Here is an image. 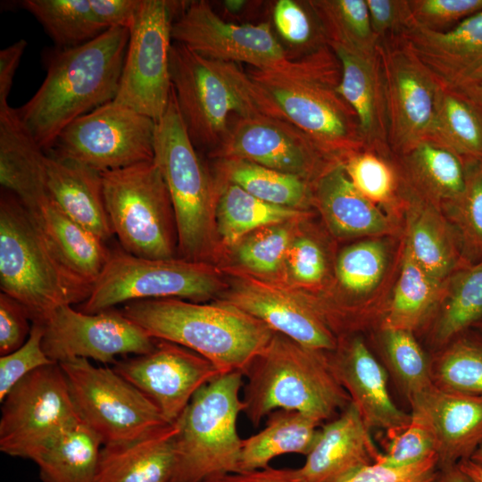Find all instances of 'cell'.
Here are the masks:
<instances>
[{"mask_svg": "<svg viewBox=\"0 0 482 482\" xmlns=\"http://www.w3.org/2000/svg\"><path fill=\"white\" fill-rule=\"evenodd\" d=\"M330 48L377 53L378 39L371 28L366 0H308Z\"/></svg>", "mask_w": 482, "mask_h": 482, "instance_id": "obj_39", "label": "cell"}, {"mask_svg": "<svg viewBox=\"0 0 482 482\" xmlns=\"http://www.w3.org/2000/svg\"><path fill=\"white\" fill-rule=\"evenodd\" d=\"M46 186L50 197L73 220L104 242L113 235L101 172L46 154Z\"/></svg>", "mask_w": 482, "mask_h": 482, "instance_id": "obj_28", "label": "cell"}, {"mask_svg": "<svg viewBox=\"0 0 482 482\" xmlns=\"http://www.w3.org/2000/svg\"><path fill=\"white\" fill-rule=\"evenodd\" d=\"M202 482H303L298 469L271 468L230 472L207 478Z\"/></svg>", "mask_w": 482, "mask_h": 482, "instance_id": "obj_57", "label": "cell"}, {"mask_svg": "<svg viewBox=\"0 0 482 482\" xmlns=\"http://www.w3.org/2000/svg\"><path fill=\"white\" fill-rule=\"evenodd\" d=\"M27 210L63 263L93 285L111 253L105 242L69 217L49 195Z\"/></svg>", "mask_w": 482, "mask_h": 482, "instance_id": "obj_31", "label": "cell"}, {"mask_svg": "<svg viewBox=\"0 0 482 482\" xmlns=\"http://www.w3.org/2000/svg\"><path fill=\"white\" fill-rule=\"evenodd\" d=\"M446 281L425 271L404 246L401 272L382 318L381 328L413 332L444 299Z\"/></svg>", "mask_w": 482, "mask_h": 482, "instance_id": "obj_35", "label": "cell"}, {"mask_svg": "<svg viewBox=\"0 0 482 482\" xmlns=\"http://www.w3.org/2000/svg\"><path fill=\"white\" fill-rule=\"evenodd\" d=\"M155 125L153 119L112 101L69 124L48 155L99 172L153 161Z\"/></svg>", "mask_w": 482, "mask_h": 482, "instance_id": "obj_13", "label": "cell"}, {"mask_svg": "<svg viewBox=\"0 0 482 482\" xmlns=\"http://www.w3.org/2000/svg\"><path fill=\"white\" fill-rule=\"evenodd\" d=\"M470 461H474L475 463L482 466V443L479 445V446L476 449L474 453L471 455Z\"/></svg>", "mask_w": 482, "mask_h": 482, "instance_id": "obj_63", "label": "cell"}, {"mask_svg": "<svg viewBox=\"0 0 482 482\" xmlns=\"http://www.w3.org/2000/svg\"><path fill=\"white\" fill-rule=\"evenodd\" d=\"M41 325L43 349L55 363L83 358L112 365L119 357L149 353L155 344L141 327L113 308L86 313L62 305Z\"/></svg>", "mask_w": 482, "mask_h": 482, "instance_id": "obj_16", "label": "cell"}, {"mask_svg": "<svg viewBox=\"0 0 482 482\" xmlns=\"http://www.w3.org/2000/svg\"><path fill=\"white\" fill-rule=\"evenodd\" d=\"M410 404L411 414L432 432L438 470L470 460L482 443V395L446 391L434 385Z\"/></svg>", "mask_w": 482, "mask_h": 482, "instance_id": "obj_23", "label": "cell"}, {"mask_svg": "<svg viewBox=\"0 0 482 482\" xmlns=\"http://www.w3.org/2000/svg\"><path fill=\"white\" fill-rule=\"evenodd\" d=\"M92 284L71 271L46 242L30 213L12 193L0 199V287L43 323L62 305L81 304Z\"/></svg>", "mask_w": 482, "mask_h": 482, "instance_id": "obj_4", "label": "cell"}, {"mask_svg": "<svg viewBox=\"0 0 482 482\" xmlns=\"http://www.w3.org/2000/svg\"><path fill=\"white\" fill-rule=\"evenodd\" d=\"M276 29L284 40L303 55L328 46L321 26L307 4L278 0L273 9Z\"/></svg>", "mask_w": 482, "mask_h": 482, "instance_id": "obj_47", "label": "cell"}, {"mask_svg": "<svg viewBox=\"0 0 482 482\" xmlns=\"http://www.w3.org/2000/svg\"><path fill=\"white\" fill-rule=\"evenodd\" d=\"M411 416V421L405 428L386 434L387 447L377 463L402 467L436 454L435 438L428 427L418 417Z\"/></svg>", "mask_w": 482, "mask_h": 482, "instance_id": "obj_49", "label": "cell"}, {"mask_svg": "<svg viewBox=\"0 0 482 482\" xmlns=\"http://www.w3.org/2000/svg\"><path fill=\"white\" fill-rule=\"evenodd\" d=\"M437 472L438 458L436 454H433L420 461L402 467L370 464L337 482H433Z\"/></svg>", "mask_w": 482, "mask_h": 482, "instance_id": "obj_52", "label": "cell"}, {"mask_svg": "<svg viewBox=\"0 0 482 482\" xmlns=\"http://www.w3.org/2000/svg\"><path fill=\"white\" fill-rule=\"evenodd\" d=\"M254 81L287 120L339 162L365 149L357 116L338 92L341 65L331 50L312 72L289 78L249 67Z\"/></svg>", "mask_w": 482, "mask_h": 482, "instance_id": "obj_5", "label": "cell"}, {"mask_svg": "<svg viewBox=\"0 0 482 482\" xmlns=\"http://www.w3.org/2000/svg\"><path fill=\"white\" fill-rule=\"evenodd\" d=\"M102 446L98 436L78 419L30 460L43 482H93Z\"/></svg>", "mask_w": 482, "mask_h": 482, "instance_id": "obj_34", "label": "cell"}, {"mask_svg": "<svg viewBox=\"0 0 482 482\" xmlns=\"http://www.w3.org/2000/svg\"><path fill=\"white\" fill-rule=\"evenodd\" d=\"M343 165L356 189L377 205L395 206L402 200L403 180L392 156L363 149L350 155Z\"/></svg>", "mask_w": 482, "mask_h": 482, "instance_id": "obj_44", "label": "cell"}, {"mask_svg": "<svg viewBox=\"0 0 482 482\" xmlns=\"http://www.w3.org/2000/svg\"><path fill=\"white\" fill-rule=\"evenodd\" d=\"M170 71L172 89L192 143L195 147L213 151L229 132V113L243 116L240 100L213 61L176 42L170 47Z\"/></svg>", "mask_w": 482, "mask_h": 482, "instance_id": "obj_17", "label": "cell"}, {"mask_svg": "<svg viewBox=\"0 0 482 482\" xmlns=\"http://www.w3.org/2000/svg\"><path fill=\"white\" fill-rule=\"evenodd\" d=\"M21 4L61 49L87 43L106 30L96 20L90 0H24Z\"/></svg>", "mask_w": 482, "mask_h": 482, "instance_id": "obj_41", "label": "cell"}, {"mask_svg": "<svg viewBox=\"0 0 482 482\" xmlns=\"http://www.w3.org/2000/svg\"><path fill=\"white\" fill-rule=\"evenodd\" d=\"M428 138L466 162H482V109L469 97L441 88Z\"/></svg>", "mask_w": 482, "mask_h": 482, "instance_id": "obj_37", "label": "cell"}, {"mask_svg": "<svg viewBox=\"0 0 482 482\" xmlns=\"http://www.w3.org/2000/svg\"><path fill=\"white\" fill-rule=\"evenodd\" d=\"M341 65L338 92L355 112L365 149L391 157L385 86L378 53L362 54L331 48Z\"/></svg>", "mask_w": 482, "mask_h": 482, "instance_id": "obj_25", "label": "cell"}, {"mask_svg": "<svg viewBox=\"0 0 482 482\" xmlns=\"http://www.w3.org/2000/svg\"><path fill=\"white\" fill-rule=\"evenodd\" d=\"M381 342L388 364L409 402L433 386L431 363L413 332L381 328Z\"/></svg>", "mask_w": 482, "mask_h": 482, "instance_id": "obj_43", "label": "cell"}, {"mask_svg": "<svg viewBox=\"0 0 482 482\" xmlns=\"http://www.w3.org/2000/svg\"><path fill=\"white\" fill-rule=\"evenodd\" d=\"M26 47L27 42L20 39L0 51V108L9 105L7 98Z\"/></svg>", "mask_w": 482, "mask_h": 482, "instance_id": "obj_58", "label": "cell"}, {"mask_svg": "<svg viewBox=\"0 0 482 482\" xmlns=\"http://www.w3.org/2000/svg\"><path fill=\"white\" fill-rule=\"evenodd\" d=\"M388 143L398 156L428 139L441 87L400 37L378 41Z\"/></svg>", "mask_w": 482, "mask_h": 482, "instance_id": "obj_15", "label": "cell"}, {"mask_svg": "<svg viewBox=\"0 0 482 482\" xmlns=\"http://www.w3.org/2000/svg\"><path fill=\"white\" fill-rule=\"evenodd\" d=\"M482 319V260L457 268L447 278L435 340L446 344Z\"/></svg>", "mask_w": 482, "mask_h": 482, "instance_id": "obj_40", "label": "cell"}, {"mask_svg": "<svg viewBox=\"0 0 482 482\" xmlns=\"http://www.w3.org/2000/svg\"><path fill=\"white\" fill-rule=\"evenodd\" d=\"M219 287L215 271L203 262L148 259L114 251L79 311L96 313L138 300L202 301L215 295Z\"/></svg>", "mask_w": 482, "mask_h": 482, "instance_id": "obj_9", "label": "cell"}, {"mask_svg": "<svg viewBox=\"0 0 482 482\" xmlns=\"http://www.w3.org/2000/svg\"><path fill=\"white\" fill-rule=\"evenodd\" d=\"M482 109V81L467 96Z\"/></svg>", "mask_w": 482, "mask_h": 482, "instance_id": "obj_62", "label": "cell"}, {"mask_svg": "<svg viewBox=\"0 0 482 482\" xmlns=\"http://www.w3.org/2000/svg\"><path fill=\"white\" fill-rule=\"evenodd\" d=\"M177 422L124 443L103 445L93 482H171Z\"/></svg>", "mask_w": 482, "mask_h": 482, "instance_id": "obj_27", "label": "cell"}, {"mask_svg": "<svg viewBox=\"0 0 482 482\" xmlns=\"http://www.w3.org/2000/svg\"><path fill=\"white\" fill-rule=\"evenodd\" d=\"M101 176L110 223L123 251L148 259L175 258L174 211L154 160L104 171Z\"/></svg>", "mask_w": 482, "mask_h": 482, "instance_id": "obj_8", "label": "cell"}, {"mask_svg": "<svg viewBox=\"0 0 482 482\" xmlns=\"http://www.w3.org/2000/svg\"><path fill=\"white\" fill-rule=\"evenodd\" d=\"M29 320V314L21 303L0 293V356L17 350L27 341L32 327Z\"/></svg>", "mask_w": 482, "mask_h": 482, "instance_id": "obj_55", "label": "cell"}, {"mask_svg": "<svg viewBox=\"0 0 482 482\" xmlns=\"http://www.w3.org/2000/svg\"><path fill=\"white\" fill-rule=\"evenodd\" d=\"M388 250L382 239L370 237L344 248L336 263L340 287L353 297H365L380 284L387 265Z\"/></svg>", "mask_w": 482, "mask_h": 482, "instance_id": "obj_42", "label": "cell"}, {"mask_svg": "<svg viewBox=\"0 0 482 482\" xmlns=\"http://www.w3.org/2000/svg\"><path fill=\"white\" fill-rule=\"evenodd\" d=\"M211 154L221 159L249 161L313 183L341 162L290 121L265 115L238 117Z\"/></svg>", "mask_w": 482, "mask_h": 482, "instance_id": "obj_18", "label": "cell"}, {"mask_svg": "<svg viewBox=\"0 0 482 482\" xmlns=\"http://www.w3.org/2000/svg\"><path fill=\"white\" fill-rule=\"evenodd\" d=\"M445 208L455 221L466 251L482 253V162H467L465 190Z\"/></svg>", "mask_w": 482, "mask_h": 482, "instance_id": "obj_48", "label": "cell"}, {"mask_svg": "<svg viewBox=\"0 0 482 482\" xmlns=\"http://www.w3.org/2000/svg\"><path fill=\"white\" fill-rule=\"evenodd\" d=\"M431 376L440 389L482 395V343L454 341L431 363Z\"/></svg>", "mask_w": 482, "mask_h": 482, "instance_id": "obj_45", "label": "cell"}, {"mask_svg": "<svg viewBox=\"0 0 482 482\" xmlns=\"http://www.w3.org/2000/svg\"><path fill=\"white\" fill-rule=\"evenodd\" d=\"M246 1L244 0H226L224 1L225 9L230 13H237L241 12Z\"/></svg>", "mask_w": 482, "mask_h": 482, "instance_id": "obj_61", "label": "cell"}, {"mask_svg": "<svg viewBox=\"0 0 482 482\" xmlns=\"http://www.w3.org/2000/svg\"><path fill=\"white\" fill-rule=\"evenodd\" d=\"M171 482H173V481H171Z\"/></svg>", "mask_w": 482, "mask_h": 482, "instance_id": "obj_64", "label": "cell"}, {"mask_svg": "<svg viewBox=\"0 0 482 482\" xmlns=\"http://www.w3.org/2000/svg\"><path fill=\"white\" fill-rule=\"evenodd\" d=\"M414 23L433 31L452 29L482 11V0H409Z\"/></svg>", "mask_w": 482, "mask_h": 482, "instance_id": "obj_51", "label": "cell"}, {"mask_svg": "<svg viewBox=\"0 0 482 482\" xmlns=\"http://www.w3.org/2000/svg\"><path fill=\"white\" fill-rule=\"evenodd\" d=\"M46 153L19 118L16 109L0 108V184L26 208L48 195L46 186Z\"/></svg>", "mask_w": 482, "mask_h": 482, "instance_id": "obj_29", "label": "cell"}, {"mask_svg": "<svg viewBox=\"0 0 482 482\" xmlns=\"http://www.w3.org/2000/svg\"><path fill=\"white\" fill-rule=\"evenodd\" d=\"M244 374H220L200 388L176 421L173 482H202L238 472L243 439L237 422L243 412Z\"/></svg>", "mask_w": 482, "mask_h": 482, "instance_id": "obj_6", "label": "cell"}, {"mask_svg": "<svg viewBox=\"0 0 482 482\" xmlns=\"http://www.w3.org/2000/svg\"><path fill=\"white\" fill-rule=\"evenodd\" d=\"M371 28L378 41L400 37L414 22L409 0H366Z\"/></svg>", "mask_w": 482, "mask_h": 482, "instance_id": "obj_54", "label": "cell"}, {"mask_svg": "<svg viewBox=\"0 0 482 482\" xmlns=\"http://www.w3.org/2000/svg\"><path fill=\"white\" fill-rule=\"evenodd\" d=\"M395 157L400 160V174L405 184L437 205L445 207L463 194L467 162L436 141L425 139Z\"/></svg>", "mask_w": 482, "mask_h": 482, "instance_id": "obj_32", "label": "cell"}, {"mask_svg": "<svg viewBox=\"0 0 482 482\" xmlns=\"http://www.w3.org/2000/svg\"><path fill=\"white\" fill-rule=\"evenodd\" d=\"M312 198L328 229L338 237H378L395 231L390 217L353 185L343 162L313 183Z\"/></svg>", "mask_w": 482, "mask_h": 482, "instance_id": "obj_26", "label": "cell"}, {"mask_svg": "<svg viewBox=\"0 0 482 482\" xmlns=\"http://www.w3.org/2000/svg\"><path fill=\"white\" fill-rule=\"evenodd\" d=\"M129 39V29L111 28L87 43L54 54L37 91L16 109L46 153L69 124L114 100Z\"/></svg>", "mask_w": 482, "mask_h": 482, "instance_id": "obj_1", "label": "cell"}, {"mask_svg": "<svg viewBox=\"0 0 482 482\" xmlns=\"http://www.w3.org/2000/svg\"><path fill=\"white\" fill-rule=\"evenodd\" d=\"M174 424L195 393L221 373L210 361L184 346L155 339L146 353L118 359L111 366Z\"/></svg>", "mask_w": 482, "mask_h": 482, "instance_id": "obj_19", "label": "cell"}, {"mask_svg": "<svg viewBox=\"0 0 482 482\" xmlns=\"http://www.w3.org/2000/svg\"><path fill=\"white\" fill-rule=\"evenodd\" d=\"M79 419L103 445L134 440L169 424L156 406L112 367L76 358L58 363Z\"/></svg>", "mask_w": 482, "mask_h": 482, "instance_id": "obj_10", "label": "cell"}, {"mask_svg": "<svg viewBox=\"0 0 482 482\" xmlns=\"http://www.w3.org/2000/svg\"><path fill=\"white\" fill-rule=\"evenodd\" d=\"M357 409L351 403L319 430L315 443L298 468L303 482H337L381 456Z\"/></svg>", "mask_w": 482, "mask_h": 482, "instance_id": "obj_24", "label": "cell"}, {"mask_svg": "<svg viewBox=\"0 0 482 482\" xmlns=\"http://www.w3.org/2000/svg\"><path fill=\"white\" fill-rule=\"evenodd\" d=\"M328 354L331 370L347 393L370 430L379 428L386 434L397 432L411 421V413L393 401L387 387V374L365 342L353 337Z\"/></svg>", "mask_w": 482, "mask_h": 482, "instance_id": "obj_22", "label": "cell"}, {"mask_svg": "<svg viewBox=\"0 0 482 482\" xmlns=\"http://www.w3.org/2000/svg\"><path fill=\"white\" fill-rule=\"evenodd\" d=\"M154 162L170 194L182 259L200 262L211 243L218 194L188 136L173 89L156 121Z\"/></svg>", "mask_w": 482, "mask_h": 482, "instance_id": "obj_7", "label": "cell"}, {"mask_svg": "<svg viewBox=\"0 0 482 482\" xmlns=\"http://www.w3.org/2000/svg\"><path fill=\"white\" fill-rule=\"evenodd\" d=\"M121 312L151 337L175 343L210 361L221 374L245 373L274 332L226 303L200 304L178 298L138 300Z\"/></svg>", "mask_w": 482, "mask_h": 482, "instance_id": "obj_2", "label": "cell"}, {"mask_svg": "<svg viewBox=\"0 0 482 482\" xmlns=\"http://www.w3.org/2000/svg\"><path fill=\"white\" fill-rule=\"evenodd\" d=\"M303 215L299 209L264 202L231 183L220 187L214 211L217 232L230 245L259 229L290 222Z\"/></svg>", "mask_w": 482, "mask_h": 482, "instance_id": "obj_36", "label": "cell"}, {"mask_svg": "<svg viewBox=\"0 0 482 482\" xmlns=\"http://www.w3.org/2000/svg\"><path fill=\"white\" fill-rule=\"evenodd\" d=\"M402 198L406 214L405 246L425 271L446 281L459 268V254L439 205L413 191L403 180Z\"/></svg>", "mask_w": 482, "mask_h": 482, "instance_id": "obj_30", "label": "cell"}, {"mask_svg": "<svg viewBox=\"0 0 482 482\" xmlns=\"http://www.w3.org/2000/svg\"><path fill=\"white\" fill-rule=\"evenodd\" d=\"M172 39L213 61L245 62L249 67L295 78L312 66L311 54L294 59L268 23L237 25L223 21L206 1H190L177 16Z\"/></svg>", "mask_w": 482, "mask_h": 482, "instance_id": "obj_11", "label": "cell"}, {"mask_svg": "<svg viewBox=\"0 0 482 482\" xmlns=\"http://www.w3.org/2000/svg\"><path fill=\"white\" fill-rule=\"evenodd\" d=\"M285 263L292 278L304 286L320 284L327 271V261L321 247L308 237L293 238Z\"/></svg>", "mask_w": 482, "mask_h": 482, "instance_id": "obj_53", "label": "cell"}, {"mask_svg": "<svg viewBox=\"0 0 482 482\" xmlns=\"http://www.w3.org/2000/svg\"><path fill=\"white\" fill-rule=\"evenodd\" d=\"M0 451L30 460L79 417L58 363L39 368L20 380L1 402Z\"/></svg>", "mask_w": 482, "mask_h": 482, "instance_id": "obj_14", "label": "cell"}, {"mask_svg": "<svg viewBox=\"0 0 482 482\" xmlns=\"http://www.w3.org/2000/svg\"><path fill=\"white\" fill-rule=\"evenodd\" d=\"M224 302L307 348L332 352L337 345L318 305L277 287L244 278L236 282Z\"/></svg>", "mask_w": 482, "mask_h": 482, "instance_id": "obj_20", "label": "cell"}, {"mask_svg": "<svg viewBox=\"0 0 482 482\" xmlns=\"http://www.w3.org/2000/svg\"><path fill=\"white\" fill-rule=\"evenodd\" d=\"M265 427L243 439L238 471L269 467L276 457L287 453L307 455L318 436L320 421L304 413L276 410L267 416Z\"/></svg>", "mask_w": 482, "mask_h": 482, "instance_id": "obj_33", "label": "cell"}, {"mask_svg": "<svg viewBox=\"0 0 482 482\" xmlns=\"http://www.w3.org/2000/svg\"><path fill=\"white\" fill-rule=\"evenodd\" d=\"M458 467L470 482H482V466L470 460H466L459 463Z\"/></svg>", "mask_w": 482, "mask_h": 482, "instance_id": "obj_60", "label": "cell"}, {"mask_svg": "<svg viewBox=\"0 0 482 482\" xmlns=\"http://www.w3.org/2000/svg\"><path fill=\"white\" fill-rule=\"evenodd\" d=\"M328 352L274 333L244 373L243 412L253 427L276 410L295 411L320 422L343 411L350 398L334 375Z\"/></svg>", "mask_w": 482, "mask_h": 482, "instance_id": "obj_3", "label": "cell"}, {"mask_svg": "<svg viewBox=\"0 0 482 482\" xmlns=\"http://www.w3.org/2000/svg\"><path fill=\"white\" fill-rule=\"evenodd\" d=\"M400 37L441 88L467 96L482 81V11L445 31L413 22Z\"/></svg>", "mask_w": 482, "mask_h": 482, "instance_id": "obj_21", "label": "cell"}, {"mask_svg": "<svg viewBox=\"0 0 482 482\" xmlns=\"http://www.w3.org/2000/svg\"><path fill=\"white\" fill-rule=\"evenodd\" d=\"M433 482H470V480L457 465L438 470L437 475Z\"/></svg>", "mask_w": 482, "mask_h": 482, "instance_id": "obj_59", "label": "cell"}, {"mask_svg": "<svg viewBox=\"0 0 482 482\" xmlns=\"http://www.w3.org/2000/svg\"><path fill=\"white\" fill-rule=\"evenodd\" d=\"M140 0H90L93 12L105 29H130Z\"/></svg>", "mask_w": 482, "mask_h": 482, "instance_id": "obj_56", "label": "cell"}, {"mask_svg": "<svg viewBox=\"0 0 482 482\" xmlns=\"http://www.w3.org/2000/svg\"><path fill=\"white\" fill-rule=\"evenodd\" d=\"M187 4L140 0L114 102L158 121L172 90L170 53L172 24Z\"/></svg>", "mask_w": 482, "mask_h": 482, "instance_id": "obj_12", "label": "cell"}, {"mask_svg": "<svg viewBox=\"0 0 482 482\" xmlns=\"http://www.w3.org/2000/svg\"><path fill=\"white\" fill-rule=\"evenodd\" d=\"M43 326L33 322L27 341L17 350L0 357V402L30 372L55 363L43 349Z\"/></svg>", "mask_w": 482, "mask_h": 482, "instance_id": "obj_50", "label": "cell"}, {"mask_svg": "<svg viewBox=\"0 0 482 482\" xmlns=\"http://www.w3.org/2000/svg\"><path fill=\"white\" fill-rule=\"evenodd\" d=\"M220 169L223 184H235L275 205L300 210L312 198L311 182L296 175L239 159H222Z\"/></svg>", "mask_w": 482, "mask_h": 482, "instance_id": "obj_38", "label": "cell"}, {"mask_svg": "<svg viewBox=\"0 0 482 482\" xmlns=\"http://www.w3.org/2000/svg\"><path fill=\"white\" fill-rule=\"evenodd\" d=\"M287 223L267 226L243 237L236 248V257L240 264L260 274L278 271L293 240Z\"/></svg>", "mask_w": 482, "mask_h": 482, "instance_id": "obj_46", "label": "cell"}]
</instances>
